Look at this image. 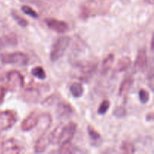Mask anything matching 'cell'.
Masks as SVG:
<instances>
[{
  "label": "cell",
  "mask_w": 154,
  "mask_h": 154,
  "mask_svg": "<svg viewBox=\"0 0 154 154\" xmlns=\"http://www.w3.org/2000/svg\"><path fill=\"white\" fill-rule=\"evenodd\" d=\"M70 42L71 38L69 36H61L56 40L53 44L50 53V60L51 62H57L63 57L69 48Z\"/></svg>",
  "instance_id": "1"
},
{
  "label": "cell",
  "mask_w": 154,
  "mask_h": 154,
  "mask_svg": "<svg viewBox=\"0 0 154 154\" xmlns=\"http://www.w3.org/2000/svg\"><path fill=\"white\" fill-rule=\"evenodd\" d=\"M0 61L3 64L26 66L28 63L29 59L26 54L22 52L2 53L0 54Z\"/></svg>",
  "instance_id": "2"
},
{
  "label": "cell",
  "mask_w": 154,
  "mask_h": 154,
  "mask_svg": "<svg viewBox=\"0 0 154 154\" xmlns=\"http://www.w3.org/2000/svg\"><path fill=\"white\" fill-rule=\"evenodd\" d=\"M8 80V86L11 90H18L24 87L25 81L22 74L16 70L10 71L6 74Z\"/></svg>",
  "instance_id": "3"
},
{
  "label": "cell",
  "mask_w": 154,
  "mask_h": 154,
  "mask_svg": "<svg viewBox=\"0 0 154 154\" xmlns=\"http://www.w3.org/2000/svg\"><path fill=\"white\" fill-rule=\"evenodd\" d=\"M17 121V114L13 111H0V126L2 130H8L13 127Z\"/></svg>",
  "instance_id": "4"
},
{
  "label": "cell",
  "mask_w": 154,
  "mask_h": 154,
  "mask_svg": "<svg viewBox=\"0 0 154 154\" xmlns=\"http://www.w3.org/2000/svg\"><path fill=\"white\" fill-rule=\"evenodd\" d=\"M77 130V124L75 122H69L66 126H63V132H62L61 139L60 144H64L72 141L74 138Z\"/></svg>",
  "instance_id": "5"
},
{
  "label": "cell",
  "mask_w": 154,
  "mask_h": 154,
  "mask_svg": "<svg viewBox=\"0 0 154 154\" xmlns=\"http://www.w3.org/2000/svg\"><path fill=\"white\" fill-rule=\"evenodd\" d=\"M45 22L51 29L57 33H65L69 29V26L67 23L56 18H46Z\"/></svg>",
  "instance_id": "6"
},
{
  "label": "cell",
  "mask_w": 154,
  "mask_h": 154,
  "mask_svg": "<svg viewBox=\"0 0 154 154\" xmlns=\"http://www.w3.org/2000/svg\"><path fill=\"white\" fill-rule=\"evenodd\" d=\"M147 51L145 49L139 50L134 64V69L137 72H144L147 69Z\"/></svg>",
  "instance_id": "7"
},
{
  "label": "cell",
  "mask_w": 154,
  "mask_h": 154,
  "mask_svg": "<svg viewBox=\"0 0 154 154\" xmlns=\"http://www.w3.org/2000/svg\"><path fill=\"white\" fill-rule=\"evenodd\" d=\"M22 151V148L14 138H9L2 143V153L8 154L19 153Z\"/></svg>",
  "instance_id": "8"
},
{
  "label": "cell",
  "mask_w": 154,
  "mask_h": 154,
  "mask_svg": "<svg viewBox=\"0 0 154 154\" xmlns=\"http://www.w3.org/2000/svg\"><path fill=\"white\" fill-rule=\"evenodd\" d=\"M38 118L39 115L35 111L30 113L21 123L20 127L23 132H29L35 126H37Z\"/></svg>",
  "instance_id": "9"
},
{
  "label": "cell",
  "mask_w": 154,
  "mask_h": 154,
  "mask_svg": "<svg viewBox=\"0 0 154 154\" xmlns=\"http://www.w3.org/2000/svg\"><path fill=\"white\" fill-rule=\"evenodd\" d=\"M76 67L79 69L84 75H92L96 71L97 68V63L94 61H80L75 63Z\"/></svg>",
  "instance_id": "10"
},
{
  "label": "cell",
  "mask_w": 154,
  "mask_h": 154,
  "mask_svg": "<svg viewBox=\"0 0 154 154\" xmlns=\"http://www.w3.org/2000/svg\"><path fill=\"white\" fill-rule=\"evenodd\" d=\"M50 143V138H49V134L44 133L43 135H41L38 138V139L36 141L35 144L34 145V150L35 152L37 153H44L48 148L49 146Z\"/></svg>",
  "instance_id": "11"
},
{
  "label": "cell",
  "mask_w": 154,
  "mask_h": 154,
  "mask_svg": "<svg viewBox=\"0 0 154 154\" xmlns=\"http://www.w3.org/2000/svg\"><path fill=\"white\" fill-rule=\"evenodd\" d=\"M57 112L60 117H68L72 115L74 112V109L72 105L66 102H60L57 105Z\"/></svg>",
  "instance_id": "12"
},
{
  "label": "cell",
  "mask_w": 154,
  "mask_h": 154,
  "mask_svg": "<svg viewBox=\"0 0 154 154\" xmlns=\"http://www.w3.org/2000/svg\"><path fill=\"white\" fill-rule=\"evenodd\" d=\"M87 132L90 138V144L93 147H99L102 144V138L100 134L91 126H87Z\"/></svg>",
  "instance_id": "13"
},
{
  "label": "cell",
  "mask_w": 154,
  "mask_h": 154,
  "mask_svg": "<svg viewBox=\"0 0 154 154\" xmlns=\"http://www.w3.org/2000/svg\"><path fill=\"white\" fill-rule=\"evenodd\" d=\"M17 45V38L14 34H8L0 37V51L7 47H14Z\"/></svg>",
  "instance_id": "14"
},
{
  "label": "cell",
  "mask_w": 154,
  "mask_h": 154,
  "mask_svg": "<svg viewBox=\"0 0 154 154\" xmlns=\"http://www.w3.org/2000/svg\"><path fill=\"white\" fill-rule=\"evenodd\" d=\"M133 81H134L133 78L130 76L125 78L120 87V90H119V96H121V97L123 98H126V96H127L128 93H129V90H130L131 87H132V84H133Z\"/></svg>",
  "instance_id": "15"
},
{
  "label": "cell",
  "mask_w": 154,
  "mask_h": 154,
  "mask_svg": "<svg viewBox=\"0 0 154 154\" xmlns=\"http://www.w3.org/2000/svg\"><path fill=\"white\" fill-rule=\"evenodd\" d=\"M63 126H64L63 123H60V125H58V126L53 130V132H51V134H49L50 143H51V144H54V145L60 144Z\"/></svg>",
  "instance_id": "16"
},
{
  "label": "cell",
  "mask_w": 154,
  "mask_h": 154,
  "mask_svg": "<svg viewBox=\"0 0 154 154\" xmlns=\"http://www.w3.org/2000/svg\"><path fill=\"white\" fill-rule=\"evenodd\" d=\"M132 61L129 57H123L120 59L117 63V66H116V72H123L127 70L130 66Z\"/></svg>",
  "instance_id": "17"
},
{
  "label": "cell",
  "mask_w": 154,
  "mask_h": 154,
  "mask_svg": "<svg viewBox=\"0 0 154 154\" xmlns=\"http://www.w3.org/2000/svg\"><path fill=\"white\" fill-rule=\"evenodd\" d=\"M70 92L73 97L80 98L84 93V87L81 83H73L70 86Z\"/></svg>",
  "instance_id": "18"
},
{
  "label": "cell",
  "mask_w": 154,
  "mask_h": 154,
  "mask_svg": "<svg viewBox=\"0 0 154 154\" xmlns=\"http://www.w3.org/2000/svg\"><path fill=\"white\" fill-rule=\"evenodd\" d=\"M114 61V55L113 54H110L105 58L102 62V69L103 73H106L112 67Z\"/></svg>",
  "instance_id": "19"
},
{
  "label": "cell",
  "mask_w": 154,
  "mask_h": 154,
  "mask_svg": "<svg viewBox=\"0 0 154 154\" xmlns=\"http://www.w3.org/2000/svg\"><path fill=\"white\" fill-rule=\"evenodd\" d=\"M80 152L78 150V148L75 147L71 142L66 143V144H62L59 150V153L63 154H70V153H75L77 152Z\"/></svg>",
  "instance_id": "20"
},
{
  "label": "cell",
  "mask_w": 154,
  "mask_h": 154,
  "mask_svg": "<svg viewBox=\"0 0 154 154\" xmlns=\"http://www.w3.org/2000/svg\"><path fill=\"white\" fill-rule=\"evenodd\" d=\"M31 74L33 77L39 80H45L47 78L46 72L42 66H36L33 68L31 71Z\"/></svg>",
  "instance_id": "21"
},
{
  "label": "cell",
  "mask_w": 154,
  "mask_h": 154,
  "mask_svg": "<svg viewBox=\"0 0 154 154\" xmlns=\"http://www.w3.org/2000/svg\"><path fill=\"white\" fill-rule=\"evenodd\" d=\"M120 150L124 153L132 154L135 153V146L129 141H123L120 146Z\"/></svg>",
  "instance_id": "22"
},
{
  "label": "cell",
  "mask_w": 154,
  "mask_h": 154,
  "mask_svg": "<svg viewBox=\"0 0 154 154\" xmlns=\"http://www.w3.org/2000/svg\"><path fill=\"white\" fill-rule=\"evenodd\" d=\"M11 16H12V17H13L14 19L16 20V22L17 23L18 25L20 26L21 27H23V28H25V27H26L27 26H28V22H27L26 20L24 17H21L20 15L18 14L17 12L12 11Z\"/></svg>",
  "instance_id": "23"
},
{
  "label": "cell",
  "mask_w": 154,
  "mask_h": 154,
  "mask_svg": "<svg viewBox=\"0 0 154 154\" xmlns=\"http://www.w3.org/2000/svg\"><path fill=\"white\" fill-rule=\"evenodd\" d=\"M110 106H111V102L109 100L105 99V100L102 101V102L100 104L99 108H98V114H100V115L105 114L109 110Z\"/></svg>",
  "instance_id": "24"
},
{
  "label": "cell",
  "mask_w": 154,
  "mask_h": 154,
  "mask_svg": "<svg viewBox=\"0 0 154 154\" xmlns=\"http://www.w3.org/2000/svg\"><path fill=\"white\" fill-rule=\"evenodd\" d=\"M21 10L25 14L28 15V16L31 17L32 18H38V14L30 6L28 5H23L21 7Z\"/></svg>",
  "instance_id": "25"
},
{
  "label": "cell",
  "mask_w": 154,
  "mask_h": 154,
  "mask_svg": "<svg viewBox=\"0 0 154 154\" xmlns=\"http://www.w3.org/2000/svg\"><path fill=\"white\" fill-rule=\"evenodd\" d=\"M113 114H114V117H116L117 118H123V117H126V108H125V106H123V105H120V106L117 107V108L114 110Z\"/></svg>",
  "instance_id": "26"
},
{
  "label": "cell",
  "mask_w": 154,
  "mask_h": 154,
  "mask_svg": "<svg viewBox=\"0 0 154 154\" xmlns=\"http://www.w3.org/2000/svg\"><path fill=\"white\" fill-rule=\"evenodd\" d=\"M138 98H139L140 102L142 104H146L150 100V94L148 91H147L144 89H141L138 93Z\"/></svg>",
  "instance_id": "27"
},
{
  "label": "cell",
  "mask_w": 154,
  "mask_h": 154,
  "mask_svg": "<svg viewBox=\"0 0 154 154\" xmlns=\"http://www.w3.org/2000/svg\"><path fill=\"white\" fill-rule=\"evenodd\" d=\"M6 92H7V88H5V87H2V86H0V105H2L3 103V102H4Z\"/></svg>",
  "instance_id": "28"
},
{
  "label": "cell",
  "mask_w": 154,
  "mask_h": 154,
  "mask_svg": "<svg viewBox=\"0 0 154 154\" xmlns=\"http://www.w3.org/2000/svg\"><path fill=\"white\" fill-rule=\"evenodd\" d=\"M56 99H57V98H55V96H54V95H53V96H49L48 99H45V100L43 102V104L44 105H48V104L51 105V104L54 103V101H55Z\"/></svg>",
  "instance_id": "29"
},
{
  "label": "cell",
  "mask_w": 154,
  "mask_h": 154,
  "mask_svg": "<svg viewBox=\"0 0 154 154\" xmlns=\"http://www.w3.org/2000/svg\"><path fill=\"white\" fill-rule=\"evenodd\" d=\"M5 74L4 71L2 69H0V81H3L5 79Z\"/></svg>",
  "instance_id": "30"
},
{
  "label": "cell",
  "mask_w": 154,
  "mask_h": 154,
  "mask_svg": "<svg viewBox=\"0 0 154 154\" xmlns=\"http://www.w3.org/2000/svg\"><path fill=\"white\" fill-rule=\"evenodd\" d=\"M153 113H150V114H149L147 116V120H148V121H150V120H153Z\"/></svg>",
  "instance_id": "31"
},
{
  "label": "cell",
  "mask_w": 154,
  "mask_h": 154,
  "mask_svg": "<svg viewBox=\"0 0 154 154\" xmlns=\"http://www.w3.org/2000/svg\"><path fill=\"white\" fill-rule=\"evenodd\" d=\"M51 2H52L54 3H60V2H64L65 0H50Z\"/></svg>",
  "instance_id": "32"
},
{
  "label": "cell",
  "mask_w": 154,
  "mask_h": 154,
  "mask_svg": "<svg viewBox=\"0 0 154 154\" xmlns=\"http://www.w3.org/2000/svg\"><path fill=\"white\" fill-rule=\"evenodd\" d=\"M148 3H150V5H153V0H146Z\"/></svg>",
  "instance_id": "33"
},
{
  "label": "cell",
  "mask_w": 154,
  "mask_h": 154,
  "mask_svg": "<svg viewBox=\"0 0 154 154\" xmlns=\"http://www.w3.org/2000/svg\"><path fill=\"white\" fill-rule=\"evenodd\" d=\"M2 141H3V136L2 135H0V144L2 143Z\"/></svg>",
  "instance_id": "34"
}]
</instances>
